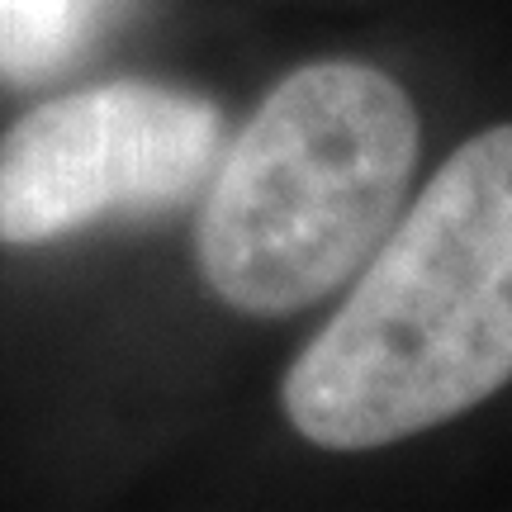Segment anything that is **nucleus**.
<instances>
[{"mask_svg":"<svg viewBox=\"0 0 512 512\" xmlns=\"http://www.w3.org/2000/svg\"><path fill=\"white\" fill-rule=\"evenodd\" d=\"M512 380V124L460 143L290 361L280 408L318 451H380Z\"/></svg>","mask_w":512,"mask_h":512,"instance_id":"nucleus-1","label":"nucleus"},{"mask_svg":"<svg viewBox=\"0 0 512 512\" xmlns=\"http://www.w3.org/2000/svg\"><path fill=\"white\" fill-rule=\"evenodd\" d=\"M95 0H0V76H24L53 67L86 29Z\"/></svg>","mask_w":512,"mask_h":512,"instance_id":"nucleus-4","label":"nucleus"},{"mask_svg":"<svg viewBox=\"0 0 512 512\" xmlns=\"http://www.w3.org/2000/svg\"><path fill=\"white\" fill-rule=\"evenodd\" d=\"M418 147V105L380 67L323 57L280 76L200 190L209 294L247 318L323 304L394 228Z\"/></svg>","mask_w":512,"mask_h":512,"instance_id":"nucleus-2","label":"nucleus"},{"mask_svg":"<svg viewBox=\"0 0 512 512\" xmlns=\"http://www.w3.org/2000/svg\"><path fill=\"white\" fill-rule=\"evenodd\" d=\"M223 152L214 100L157 81L53 95L0 133V242L48 247L195 200Z\"/></svg>","mask_w":512,"mask_h":512,"instance_id":"nucleus-3","label":"nucleus"}]
</instances>
